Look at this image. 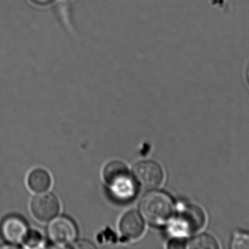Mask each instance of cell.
Instances as JSON below:
<instances>
[{"label": "cell", "instance_id": "6da1fadb", "mask_svg": "<svg viewBox=\"0 0 249 249\" xmlns=\"http://www.w3.org/2000/svg\"><path fill=\"white\" fill-rule=\"evenodd\" d=\"M104 179L111 192L119 200L127 201L136 196V181L127 166L121 161H112L105 166Z\"/></svg>", "mask_w": 249, "mask_h": 249}, {"label": "cell", "instance_id": "7a4b0ae2", "mask_svg": "<svg viewBox=\"0 0 249 249\" xmlns=\"http://www.w3.org/2000/svg\"><path fill=\"white\" fill-rule=\"evenodd\" d=\"M172 199L166 193L152 192L146 194L141 203V211L151 225H162L166 223L174 213Z\"/></svg>", "mask_w": 249, "mask_h": 249}, {"label": "cell", "instance_id": "3957f363", "mask_svg": "<svg viewBox=\"0 0 249 249\" xmlns=\"http://www.w3.org/2000/svg\"><path fill=\"white\" fill-rule=\"evenodd\" d=\"M205 223L206 216L201 208L188 206L180 212L171 227V231L177 235L193 233L200 230Z\"/></svg>", "mask_w": 249, "mask_h": 249}, {"label": "cell", "instance_id": "277c9868", "mask_svg": "<svg viewBox=\"0 0 249 249\" xmlns=\"http://www.w3.org/2000/svg\"><path fill=\"white\" fill-rule=\"evenodd\" d=\"M136 183L146 190H155L162 184L164 173L161 167L153 161H142L133 168Z\"/></svg>", "mask_w": 249, "mask_h": 249}, {"label": "cell", "instance_id": "5b68a950", "mask_svg": "<svg viewBox=\"0 0 249 249\" xmlns=\"http://www.w3.org/2000/svg\"><path fill=\"white\" fill-rule=\"evenodd\" d=\"M31 211L37 220L49 222L58 215L60 211L59 202L53 194H38L32 199Z\"/></svg>", "mask_w": 249, "mask_h": 249}, {"label": "cell", "instance_id": "8992f818", "mask_svg": "<svg viewBox=\"0 0 249 249\" xmlns=\"http://www.w3.org/2000/svg\"><path fill=\"white\" fill-rule=\"evenodd\" d=\"M50 238L58 244L72 242L77 235L75 224L67 217H60L54 221L48 229Z\"/></svg>", "mask_w": 249, "mask_h": 249}, {"label": "cell", "instance_id": "52a82bcc", "mask_svg": "<svg viewBox=\"0 0 249 249\" xmlns=\"http://www.w3.org/2000/svg\"><path fill=\"white\" fill-rule=\"evenodd\" d=\"M1 234L3 238L9 244H20L23 242L27 235V225L18 216H9L1 224Z\"/></svg>", "mask_w": 249, "mask_h": 249}, {"label": "cell", "instance_id": "ba28073f", "mask_svg": "<svg viewBox=\"0 0 249 249\" xmlns=\"http://www.w3.org/2000/svg\"><path fill=\"white\" fill-rule=\"evenodd\" d=\"M120 230L124 238L136 239L144 230V224L142 216L134 211L127 212L120 222Z\"/></svg>", "mask_w": 249, "mask_h": 249}, {"label": "cell", "instance_id": "9c48e42d", "mask_svg": "<svg viewBox=\"0 0 249 249\" xmlns=\"http://www.w3.org/2000/svg\"><path fill=\"white\" fill-rule=\"evenodd\" d=\"M27 182L32 191L36 193L45 192L51 187V175L45 170L37 168L29 173Z\"/></svg>", "mask_w": 249, "mask_h": 249}, {"label": "cell", "instance_id": "30bf717a", "mask_svg": "<svg viewBox=\"0 0 249 249\" xmlns=\"http://www.w3.org/2000/svg\"><path fill=\"white\" fill-rule=\"evenodd\" d=\"M187 248L193 249H219L216 240L209 234H200L190 240L187 245Z\"/></svg>", "mask_w": 249, "mask_h": 249}, {"label": "cell", "instance_id": "8fae6325", "mask_svg": "<svg viewBox=\"0 0 249 249\" xmlns=\"http://www.w3.org/2000/svg\"><path fill=\"white\" fill-rule=\"evenodd\" d=\"M231 248L249 249V233L238 232L234 235L231 242Z\"/></svg>", "mask_w": 249, "mask_h": 249}, {"label": "cell", "instance_id": "7c38bea8", "mask_svg": "<svg viewBox=\"0 0 249 249\" xmlns=\"http://www.w3.org/2000/svg\"><path fill=\"white\" fill-rule=\"evenodd\" d=\"M42 236H41L39 232H36V231H32V232H29V233L28 232L27 235H26L23 242L28 247L35 248V247L40 245L41 243H42Z\"/></svg>", "mask_w": 249, "mask_h": 249}, {"label": "cell", "instance_id": "4fadbf2b", "mask_svg": "<svg viewBox=\"0 0 249 249\" xmlns=\"http://www.w3.org/2000/svg\"><path fill=\"white\" fill-rule=\"evenodd\" d=\"M34 2L36 3V4H49L51 1H53V0H32Z\"/></svg>", "mask_w": 249, "mask_h": 249}, {"label": "cell", "instance_id": "5bb4252c", "mask_svg": "<svg viewBox=\"0 0 249 249\" xmlns=\"http://www.w3.org/2000/svg\"><path fill=\"white\" fill-rule=\"evenodd\" d=\"M246 77H247V81L249 85V64L248 67L247 68V71H246Z\"/></svg>", "mask_w": 249, "mask_h": 249}]
</instances>
